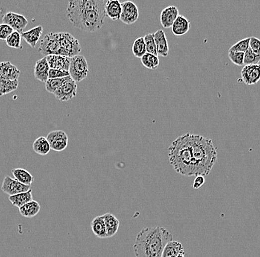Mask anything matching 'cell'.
I'll return each instance as SVG.
<instances>
[{
    "label": "cell",
    "instance_id": "obj_1",
    "mask_svg": "<svg viewBox=\"0 0 260 257\" xmlns=\"http://www.w3.org/2000/svg\"><path fill=\"white\" fill-rule=\"evenodd\" d=\"M104 0H74L68 2L67 16L76 28L83 31H97L104 25L106 14Z\"/></svg>",
    "mask_w": 260,
    "mask_h": 257
},
{
    "label": "cell",
    "instance_id": "obj_2",
    "mask_svg": "<svg viewBox=\"0 0 260 257\" xmlns=\"http://www.w3.org/2000/svg\"><path fill=\"white\" fill-rule=\"evenodd\" d=\"M173 237L168 230L159 226H150L137 234L133 245L135 257H162L167 243Z\"/></svg>",
    "mask_w": 260,
    "mask_h": 257
},
{
    "label": "cell",
    "instance_id": "obj_3",
    "mask_svg": "<svg viewBox=\"0 0 260 257\" xmlns=\"http://www.w3.org/2000/svg\"><path fill=\"white\" fill-rule=\"evenodd\" d=\"M168 157L170 165L179 174L197 176L191 133H185L172 143L168 148Z\"/></svg>",
    "mask_w": 260,
    "mask_h": 257
},
{
    "label": "cell",
    "instance_id": "obj_4",
    "mask_svg": "<svg viewBox=\"0 0 260 257\" xmlns=\"http://www.w3.org/2000/svg\"><path fill=\"white\" fill-rule=\"evenodd\" d=\"M193 154L197 176H206L215 165L217 152L212 141L200 135L191 134Z\"/></svg>",
    "mask_w": 260,
    "mask_h": 257
},
{
    "label": "cell",
    "instance_id": "obj_5",
    "mask_svg": "<svg viewBox=\"0 0 260 257\" xmlns=\"http://www.w3.org/2000/svg\"><path fill=\"white\" fill-rule=\"evenodd\" d=\"M39 51L45 57L51 55L62 56L60 33H50L45 35L41 41Z\"/></svg>",
    "mask_w": 260,
    "mask_h": 257
},
{
    "label": "cell",
    "instance_id": "obj_6",
    "mask_svg": "<svg viewBox=\"0 0 260 257\" xmlns=\"http://www.w3.org/2000/svg\"><path fill=\"white\" fill-rule=\"evenodd\" d=\"M70 77L76 83L85 80L89 74V65L85 57L82 55L71 58L69 68Z\"/></svg>",
    "mask_w": 260,
    "mask_h": 257
},
{
    "label": "cell",
    "instance_id": "obj_7",
    "mask_svg": "<svg viewBox=\"0 0 260 257\" xmlns=\"http://www.w3.org/2000/svg\"><path fill=\"white\" fill-rule=\"evenodd\" d=\"M62 56L69 58L80 55L82 48L79 42L69 33H60Z\"/></svg>",
    "mask_w": 260,
    "mask_h": 257
},
{
    "label": "cell",
    "instance_id": "obj_8",
    "mask_svg": "<svg viewBox=\"0 0 260 257\" xmlns=\"http://www.w3.org/2000/svg\"><path fill=\"white\" fill-rule=\"evenodd\" d=\"M2 21L3 23L11 27L14 31L19 32L21 34L23 33V30L26 28L28 24L25 16L14 12H7L3 16Z\"/></svg>",
    "mask_w": 260,
    "mask_h": 257
},
{
    "label": "cell",
    "instance_id": "obj_9",
    "mask_svg": "<svg viewBox=\"0 0 260 257\" xmlns=\"http://www.w3.org/2000/svg\"><path fill=\"white\" fill-rule=\"evenodd\" d=\"M30 190V186L23 185L18 182L14 178L13 179L9 176L4 177L2 185H1V191L9 196L16 195L21 193L27 192Z\"/></svg>",
    "mask_w": 260,
    "mask_h": 257
},
{
    "label": "cell",
    "instance_id": "obj_10",
    "mask_svg": "<svg viewBox=\"0 0 260 257\" xmlns=\"http://www.w3.org/2000/svg\"><path fill=\"white\" fill-rule=\"evenodd\" d=\"M47 139L50 143L51 150L56 152L65 150L68 145V136L62 130H54L48 133Z\"/></svg>",
    "mask_w": 260,
    "mask_h": 257
},
{
    "label": "cell",
    "instance_id": "obj_11",
    "mask_svg": "<svg viewBox=\"0 0 260 257\" xmlns=\"http://www.w3.org/2000/svg\"><path fill=\"white\" fill-rule=\"evenodd\" d=\"M122 4V13L120 20L126 25H132L138 21L139 18V10L135 3L132 1H125Z\"/></svg>",
    "mask_w": 260,
    "mask_h": 257
},
{
    "label": "cell",
    "instance_id": "obj_12",
    "mask_svg": "<svg viewBox=\"0 0 260 257\" xmlns=\"http://www.w3.org/2000/svg\"><path fill=\"white\" fill-rule=\"evenodd\" d=\"M240 75L242 81L247 86L257 84L260 80V65H244Z\"/></svg>",
    "mask_w": 260,
    "mask_h": 257
},
{
    "label": "cell",
    "instance_id": "obj_13",
    "mask_svg": "<svg viewBox=\"0 0 260 257\" xmlns=\"http://www.w3.org/2000/svg\"><path fill=\"white\" fill-rule=\"evenodd\" d=\"M77 84L74 80L67 82L54 93L56 100L67 102L72 100L77 96Z\"/></svg>",
    "mask_w": 260,
    "mask_h": 257
},
{
    "label": "cell",
    "instance_id": "obj_14",
    "mask_svg": "<svg viewBox=\"0 0 260 257\" xmlns=\"http://www.w3.org/2000/svg\"><path fill=\"white\" fill-rule=\"evenodd\" d=\"M179 16H180L179 10L176 6H168L164 8L161 11V16H160V21L163 28L165 29L172 28Z\"/></svg>",
    "mask_w": 260,
    "mask_h": 257
},
{
    "label": "cell",
    "instance_id": "obj_15",
    "mask_svg": "<svg viewBox=\"0 0 260 257\" xmlns=\"http://www.w3.org/2000/svg\"><path fill=\"white\" fill-rule=\"evenodd\" d=\"M21 71L16 65L11 62L6 61V62H0V77L7 79L9 80H19Z\"/></svg>",
    "mask_w": 260,
    "mask_h": 257
},
{
    "label": "cell",
    "instance_id": "obj_16",
    "mask_svg": "<svg viewBox=\"0 0 260 257\" xmlns=\"http://www.w3.org/2000/svg\"><path fill=\"white\" fill-rule=\"evenodd\" d=\"M51 70L46 57L39 59L35 64V78L42 83H45L49 79V71Z\"/></svg>",
    "mask_w": 260,
    "mask_h": 257
},
{
    "label": "cell",
    "instance_id": "obj_17",
    "mask_svg": "<svg viewBox=\"0 0 260 257\" xmlns=\"http://www.w3.org/2000/svg\"><path fill=\"white\" fill-rule=\"evenodd\" d=\"M46 59L51 69L69 71L71 58L60 55H51L46 57Z\"/></svg>",
    "mask_w": 260,
    "mask_h": 257
},
{
    "label": "cell",
    "instance_id": "obj_18",
    "mask_svg": "<svg viewBox=\"0 0 260 257\" xmlns=\"http://www.w3.org/2000/svg\"><path fill=\"white\" fill-rule=\"evenodd\" d=\"M155 42L156 44L158 56L167 57L169 55V45L167 36L164 30H158L154 33Z\"/></svg>",
    "mask_w": 260,
    "mask_h": 257
},
{
    "label": "cell",
    "instance_id": "obj_19",
    "mask_svg": "<svg viewBox=\"0 0 260 257\" xmlns=\"http://www.w3.org/2000/svg\"><path fill=\"white\" fill-rule=\"evenodd\" d=\"M185 254L182 243L173 240L164 248L162 257H185Z\"/></svg>",
    "mask_w": 260,
    "mask_h": 257
},
{
    "label": "cell",
    "instance_id": "obj_20",
    "mask_svg": "<svg viewBox=\"0 0 260 257\" xmlns=\"http://www.w3.org/2000/svg\"><path fill=\"white\" fill-rule=\"evenodd\" d=\"M106 16L113 21L120 20L122 13V4L118 0H111L106 1Z\"/></svg>",
    "mask_w": 260,
    "mask_h": 257
},
{
    "label": "cell",
    "instance_id": "obj_21",
    "mask_svg": "<svg viewBox=\"0 0 260 257\" xmlns=\"http://www.w3.org/2000/svg\"><path fill=\"white\" fill-rule=\"evenodd\" d=\"M43 33V27L36 26L22 33V37L31 48H35Z\"/></svg>",
    "mask_w": 260,
    "mask_h": 257
},
{
    "label": "cell",
    "instance_id": "obj_22",
    "mask_svg": "<svg viewBox=\"0 0 260 257\" xmlns=\"http://www.w3.org/2000/svg\"><path fill=\"white\" fill-rule=\"evenodd\" d=\"M103 216H104L105 225H106L107 238L112 237L118 233V229H119V220L115 215L110 213H106Z\"/></svg>",
    "mask_w": 260,
    "mask_h": 257
},
{
    "label": "cell",
    "instance_id": "obj_23",
    "mask_svg": "<svg viewBox=\"0 0 260 257\" xmlns=\"http://www.w3.org/2000/svg\"><path fill=\"white\" fill-rule=\"evenodd\" d=\"M172 32L177 36L186 34L190 30V22L183 16H179L172 26Z\"/></svg>",
    "mask_w": 260,
    "mask_h": 257
},
{
    "label": "cell",
    "instance_id": "obj_24",
    "mask_svg": "<svg viewBox=\"0 0 260 257\" xmlns=\"http://www.w3.org/2000/svg\"><path fill=\"white\" fill-rule=\"evenodd\" d=\"M90 226L92 232L97 237L101 239L107 238L104 216H98L95 217L91 222Z\"/></svg>",
    "mask_w": 260,
    "mask_h": 257
},
{
    "label": "cell",
    "instance_id": "obj_25",
    "mask_svg": "<svg viewBox=\"0 0 260 257\" xmlns=\"http://www.w3.org/2000/svg\"><path fill=\"white\" fill-rule=\"evenodd\" d=\"M41 210V205L37 201L33 200L19 208V214L26 218L36 217Z\"/></svg>",
    "mask_w": 260,
    "mask_h": 257
},
{
    "label": "cell",
    "instance_id": "obj_26",
    "mask_svg": "<svg viewBox=\"0 0 260 257\" xmlns=\"http://www.w3.org/2000/svg\"><path fill=\"white\" fill-rule=\"evenodd\" d=\"M12 173H13L15 179L27 186H30L34 181L33 175L23 168H15V169L12 170Z\"/></svg>",
    "mask_w": 260,
    "mask_h": 257
},
{
    "label": "cell",
    "instance_id": "obj_27",
    "mask_svg": "<svg viewBox=\"0 0 260 257\" xmlns=\"http://www.w3.org/2000/svg\"><path fill=\"white\" fill-rule=\"evenodd\" d=\"M33 150L40 156H46L51 151V147L47 137L40 136L36 139L33 144Z\"/></svg>",
    "mask_w": 260,
    "mask_h": 257
},
{
    "label": "cell",
    "instance_id": "obj_28",
    "mask_svg": "<svg viewBox=\"0 0 260 257\" xmlns=\"http://www.w3.org/2000/svg\"><path fill=\"white\" fill-rule=\"evenodd\" d=\"M8 199L12 205L20 208L25 204L33 200L32 190L30 189L27 192L21 193V194H16V195L10 196Z\"/></svg>",
    "mask_w": 260,
    "mask_h": 257
},
{
    "label": "cell",
    "instance_id": "obj_29",
    "mask_svg": "<svg viewBox=\"0 0 260 257\" xmlns=\"http://www.w3.org/2000/svg\"><path fill=\"white\" fill-rule=\"evenodd\" d=\"M19 87V80H9L0 77V97L16 91Z\"/></svg>",
    "mask_w": 260,
    "mask_h": 257
},
{
    "label": "cell",
    "instance_id": "obj_30",
    "mask_svg": "<svg viewBox=\"0 0 260 257\" xmlns=\"http://www.w3.org/2000/svg\"><path fill=\"white\" fill-rule=\"evenodd\" d=\"M72 78L71 77H64L59 79H48L45 83V89L51 94H54L61 86H63L67 82L71 81Z\"/></svg>",
    "mask_w": 260,
    "mask_h": 257
},
{
    "label": "cell",
    "instance_id": "obj_31",
    "mask_svg": "<svg viewBox=\"0 0 260 257\" xmlns=\"http://www.w3.org/2000/svg\"><path fill=\"white\" fill-rule=\"evenodd\" d=\"M132 54L135 57L141 59L146 54H147V49H146L145 41L144 37H139L135 40L132 45Z\"/></svg>",
    "mask_w": 260,
    "mask_h": 257
},
{
    "label": "cell",
    "instance_id": "obj_32",
    "mask_svg": "<svg viewBox=\"0 0 260 257\" xmlns=\"http://www.w3.org/2000/svg\"><path fill=\"white\" fill-rule=\"evenodd\" d=\"M141 62L145 68L150 70H156L159 66V59L158 56L148 53L141 58Z\"/></svg>",
    "mask_w": 260,
    "mask_h": 257
},
{
    "label": "cell",
    "instance_id": "obj_33",
    "mask_svg": "<svg viewBox=\"0 0 260 257\" xmlns=\"http://www.w3.org/2000/svg\"><path fill=\"white\" fill-rule=\"evenodd\" d=\"M22 34L19 32L14 31L5 41L7 46L10 48L19 49L21 48V43H22Z\"/></svg>",
    "mask_w": 260,
    "mask_h": 257
},
{
    "label": "cell",
    "instance_id": "obj_34",
    "mask_svg": "<svg viewBox=\"0 0 260 257\" xmlns=\"http://www.w3.org/2000/svg\"><path fill=\"white\" fill-rule=\"evenodd\" d=\"M144 39V41H145L147 53L158 56L156 44V42H155L154 33H148V34L145 35Z\"/></svg>",
    "mask_w": 260,
    "mask_h": 257
},
{
    "label": "cell",
    "instance_id": "obj_35",
    "mask_svg": "<svg viewBox=\"0 0 260 257\" xmlns=\"http://www.w3.org/2000/svg\"><path fill=\"white\" fill-rule=\"evenodd\" d=\"M250 38L241 39L229 48V52L246 53L249 48Z\"/></svg>",
    "mask_w": 260,
    "mask_h": 257
},
{
    "label": "cell",
    "instance_id": "obj_36",
    "mask_svg": "<svg viewBox=\"0 0 260 257\" xmlns=\"http://www.w3.org/2000/svg\"><path fill=\"white\" fill-rule=\"evenodd\" d=\"M260 62V56L257 55L249 49L245 53L244 65H257Z\"/></svg>",
    "mask_w": 260,
    "mask_h": 257
},
{
    "label": "cell",
    "instance_id": "obj_37",
    "mask_svg": "<svg viewBox=\"0 0 260 257\" xmlns=\"http://www.w3.org/2000/svg\"><path fill=\"white\" fill-rule=\"evenodd\" d=\"M244 53L229 52V58L231 62L237 66L244 65Z\"/></svg>",
    "mask_w": 260,
    "mask_h": 257
},
{
    "label": "cell",
    "instance_id": "obj_38",
    "mask_svg": "<svg viewBox=\"0 0 260 257\" xmlns=\"http://www.w3.org/2000/svg\"><path fill=\"white\" fill-rule=\"evenodd\" d=\"M14 32L13 29L5 24H0V39L7 40V38Z\"/></svg>",
    "mask_w": 260,
    "mask_h": 257
},
{
    "label": "cell",
    "instance_id": "obj_39",
    "mask_svg": "<svg viewBox=\"0 0 260 257\" xmlns=\"http://www.w3.org/2000/svg\"><path fill=\"white\" fill-rule=\"evenodd\" d=\"M249 49L252 50V52L255 53L257 55L260 56V39L255 36L250 37Z\"/></svg>",
    "mask_w": 260,
    "mask_h": 257
},
{
    "label": "cell",
    "instance_id": "obj_40",
    "mask_svg": "<svg viewBox=\"0 0 260 257\" xmlns=\"http://www.w3.org/2000/svg\"><path fill=\"white\" fill-rule=\"evenodd\" d=\"M70 77L69 71L51 69L49 71V79H59Z\"/></svg>",
    "mask_w": 260,
    "mask_h": 257
},
{
    "label": "cell",
    "instance_id": "obj_41",
    "mask_svg": "<svg viewBox=\"0 0 260 257\" xmlns=\"http://www.w3.org/2000/svg\"><path fill=\"white\" fill-rule=\"evenodd\" d=\"M205 183V177L203 176H195L194 182H193V188L195 190L201 188Z\"/></svg>",
    "mask_w": 260,
    "mask_h": 257
}]
</instances>
